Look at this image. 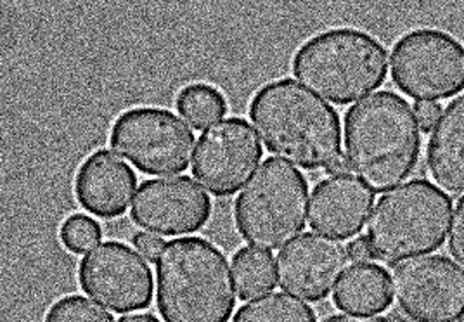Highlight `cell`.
<instances>
[{
	"instance_id": "6da1fadb",
	"label": "cell",
	"mask_w": 464,
	"mask_h": 322,
	"mask_svg": "<svg viewBox=\"0 0 464 322\" xmlns=\"http://www.w3.org/2000/svg\"><path fill=\"white\" fill-rule=\"evenodd\" d=\"M421 129L404 97L382 91L345 114L348 169L372 192L399 188L420 163Z\"/></svg>"
},
{
	"instance_id": "7c38bea8",
	"label": "cell",
	"mask_w": 464,
	"mask_h": 322,
	"mask_svg": "<svg viewBox=\"0 0 464 322\" xmlns=\"http://www.w3.org/2000/svg\"><path fill=\"white\" fill-rule=\"evenodd\" d=\"M212 200L191 177H163L140 184L130 217L139 228L156 236L193 234L207 226Z\"/></svg>"
},
{
	"instance_id": "7a4b0ae2",
	"label": "cell",
	"mask_w": 464,
	"mask_h": 322,
	"mask_svg": "<svg viewBox=\"0 0 464 322\" xmlns=\"http://www.w3.org/2000/svg\"><path fill=\"white\" fill-rule=\"evenodd\" d=\"M250 118L269 152L298 169L326 171L343 156L336 110L291 78L253 95Z\"/></svg>"
},
{
	"instance_id": "ac0fdd59",
	"label": "cell",
	"mask_w": 464,
	"mask_h": 322,
	"mask_svg": "<svg viewBox=\"0 0 464 322\" xmlns=\"http://www.w3.org/2000/svg\"><path fill=\"white\" fill-rule=\"evenodd\" d=\"M236 289L241 300L271 293L277 285V267L271 253L258 248H241L232 257Z\"/></svg>"
},
{
	"instance_id": "ffe728a7",
	"label": "cell",
	"mask_w": 464,
	"mask_h": 322,
	"mask_svg": "<svg viewBox=\"0 0 464 322\" xmlns=\"http://www.w3.org/2000/svg\"><path fill=\"white\" fill-rule=\"evenodd\" d=\"M232 322H315V312L286 293H269L243 305Z\"/></svg>"
},
{
	"instance_id": "484cf974",
	"label": "cell",
	"mask_w": 464,
	"mask_h": 322,
	"mask_svg": "<svg viewBox=\"0 0 464 322\" xmlns=\"http://www.w3.org/2000/svg\"><path fill=\"white\" fill-rule=\"evenodd\" d=\"M347 249L350 260L355 262V264H368L369 260L374 259L372 257V249L369 247L366 236H361V238L350 241Z\"/></svg>"
},
{
	"instance_id": "4316f807",
	"label": "cell",
	"mask_w": 464,
	"mask_h": 322,
	"mask_svg": "<svg viewBox=\"0 0 464 322\" xmlns=\"http://www.w3.org/2000/svg\"><path fill=\"white\" fill-rule=\"evenodd\" d=\"M323 322H393L382 316H362V314H336L329 316Z\"/></svg>"
},
{
	"instance_id": "83f0119b",
	"label": "cell",
	"mask_w": 464,
	"mask_h": 322,
	"mask_svg": "<svg viewBox=\"0 0 464 322\" xmlns=\"http://www.w3.org/2000/svg\"><path fill=\"white\" fill-rule=\"evenodd\" d=\"M326 171H328L329 175H348L350 169H348L347 158L345 156L338 158L334 163L329 165Z\"/></svg>"
},
{
	"instance_id": "7402d4cb",
	"label": "cell",
	"mask_w": 464,
	"mask_h": 322,
	"mask_svg": "<svg viewBox=\"0 0 464 322\" xmlns=\"http://www.w3.org/2000/svg\"><path fill=\"white\" fill-rule=\"evenodd\" d=\"M59 238L68 251L80 255L96 247L102 238V229L92 217L75 213L63 222Z\"/></svg>"
},
{
	"instance_id": "52a82bcc",
	"label": "cell",
	"mask_w": 464,
	"mask_h": 322,
	"mask_svg": "<svg viewBox=\"0 0 464 322\" xmlns=\"http://www.w3.org/2000/svg\"><path fill=\"white\" fill-rule=\"evenodd\" d=\"M110 144L121 158L146 175H172L186 171L194 158V132L163 108H130L111 127Z\"/></svg>"
},
{
	"instance_id": "277c9868",
	"label": "cell",
	"mask_w": 464,
	"mask_h": 322,
	"mask_svg": "<svg viewBox=\"0 0 464 322\" xmlns=\"http://www.w3.org/2000/svg\"><path fill=\"white\" fill-rule=\"evenodd\" d=\"M387 47L366 32L334 28L309 38L293 57V75L310 93L345 106L387 80Z\"/></svg>"
},
{
	"instance_id": "5bb4252c",
	"label": "cell",
	"mask_w": 464,
	"mask_h": 322,
	"mask_svg": "<svg viewBox=\"0 0 464 322\" xmlns=\"http://www.w3.org/2000/svg\"><path fill=\"white\" fill-rule=\"evenodd\" d=\"M75 198L87 213L111 220L121 217L134 201L137 175L108 150L89 154L75 173Z\"/></svg>"
},
{
	"instance_id": "9c48e42d",
	"label": "cell",
	"mask_w": 464,
	"mask_h": 322,
	"mask_svg": "<svg viewBox=\"0 0 464 322\" xmlns=\"http://www.w3.org/2000/svg\"><path fill=\"white\" fill-rule=\"evenodd\" d=\"M392 295L412 322H454L464 308V268L445 257H418L393 267Z\"/></svg>"
},
{
	"instance_id": "8992f818",
	"label": "cell",
	"mask_w": 464,
	"mask_h": 322,
	"mask_svg": "<svg viewBox=\"0 0 464 322\" xmlns=\"http://www.w3.org/2000/svg\"><path fill=\"white\" fill-rule=\"evenodd\" d=\"M309 182L290 163L267 158L236 200V228L252 247L279 249L307 222Z\"/></svg>"
},
{
	"instance_id": "9a60e30c",
	"label": "cell",
	"mask_w": 464,
	"mask_h": 322,
	"mask_svg": "<svg viewBox=\"0 0 464 322\" xmlns=\"http://www.w3.org/2000/svg\"><path fill=\"white\" fill-rule=\"evenodd\" d=\"M374 207V194L350 175H331L321 181L310 198V228L336 239L357 236Z\"/></svg>"
},
{
	"instance_id": "d4e9b609",
	"label": "cell",
	"mask_w": 464,
	"mask_h": 322,
	"mask_svg": "<svg viewBox=\"0 0 464 322\" xmlns=\"http://www.w3.org/2000/svg\"><path fill=\"white\" fill-rule=\"evenodd\" d=\"M414 112L421 132L428 133L435 129L437 122L440 120L442 106L439 102H418L414 106Z\"/></svg>"
},
{
	"instance_id": "2e32d148",
	"label": "cell",
	"mask_w": 464,
	"mask_h": 322,
	"mask_svg": "<svg viewBox=\"0 0 464 322\" xmlns=\"http://www.w3.org/2000/svg\"><path fill=\"white\" fill-rule=\"evenodd\" d=\"M426 167L437 188L464 194V95L454 99L437 122L426 148Z\"/></svg>"
},
{
	"instance_id": "30bf717a",
	"label": "cell",
	"mask_w": 464,
	"mask_h": 322,
	"mask_svg": "<svg viewBox=\"0 0 464 322\" xmlns=\"http://www.w3.org/2000/svg\"><path fill=\"white\" fill-rule=\"evenodd\" d=\"M78 283L85 295L116 314L148 308L155 291L148 262L120 241H106L89 251L80 260Z\"/></svg>"
},
{
	"instance_id": "44dd1931",
	"label": "cell",
	"mask_w": 464,
	"mask_h": 322,
	"mask_svg": "<svg viewBox=\"0 0 464 322\" xmlns=\"http://www.w3.org/2000/svg\"><path fill=\"white\" fill-rule=\"evenodd\" d=\"M44 322H115V319L89 298L68 295L49 307Z\"/></svg>"
},
{
	"instance_id": "cb8c5ba5",
	"label": "cell",
	"mask_w": 464,
	"mask_h": 322,
	"mask_svg": "<svg viewBox=\"0 0 464 322\" xmlns=\"http://www.w3.org/2000/svg\"><path fill=\"white\" fill-rule=\"evenodd\" d=\"M132 245L137 248V251L146 257L148 260H153L156 262L158 257L161 255L165 243L160 236L151 234V232H137L136 236L132 238Z\"/></svg>"
},
{
	"instance_id": "ba28073f",
	"label": "cell",
	"mask_w": 464,
	"mask_h": 322,
	"mask_svg": "<svg viewBox=\"0 0 464 322\" xmlns=\"http://www.w3.org/2000/svg\"><path fill=\"white\" fill-rule=\"evenodd\" d=\"M392 80L420 101H444L464 91L463 45L440 30H414L392 53Z\"/></svg>"
},
{
	"instance_id": "8fae6325",
	"label": "cell",
	"mask_w": 464,
	"mask_h": 322,
	"mask_svg": "<svg viewBox=\"0 0 464 322\" xmlns=\"http://www.w3.org/2000/svg\"><path fill=\"white\" fill-rule=\"evenodd\" d=\"M262 160V144L245 118H227L201 133L193 175L218 198H229L252 177Z\"/></svg>"
},
{
	"instance_id": "f1b7e54d",
	"label": "cell",
	"mask_w": 464,
	"mask_h": 322,
	"mask_svg": "<svg viewBox=\"0 0 464 322\" xmlns=\"http://www.w3.org/2000/svg\"><path fill=\"white\" fill-rule=\"evenodd\" d=\"M118 322H160L153 314H130V316H123Z\"/></svg>"
},
{
	"instance_id": "4fadbf2b",
	"label": "cell",
	"mask_w": 464,
	"mask_h": 322,
	"mask_svg": "<svg viewBox=\"0 0 464 322\" xmlns=\"http://www.w3.org/2000/svg\"><path fill=\"white\" fill-rule=\"evenodd\" d=\"M347 248L317 232H305L277 255V285L307 302L328 298L348 268Z\"/></svg>"
},
{
	"instance_id": "603a6c76",
	"label": "cell",
	"mask_w": 464,
	"mask_h": 322,
	"mask_svg": "<svg viewBox=\"0 0 464 322\" xmlns=\"http://www.w3.org/2000/svg\"><path fill=\"white\" fill-rule=\"evenodd\" d=\"M449 251L461 268H464V198L459 200L456 211L452 213Z\"/></svg>"
},
{
	"instance_id": "5b68a950",
	"label": "cell",
	"mask_w": 464,
	"mask_h": 322,
	"mask_svg": "<svg viewBox=\"0 0 464 322\" xmlns=\"http://www.w3.org/2000/svg\"><path fill=\"white\" fill-rule=\"evenodd\" d=\"M450 215L452 201L428 181L390 190L369 215L366 239L372 257L395 266L437 251L450 229Z\"/></svg>"
},
{
	"instance_id": "d6986e66",
	"label": "cell",
	"mask_w": 464,
	"mask_h": 322,
	"mask_svg": "<svg viewBox=\"0 0 464 322\" xmlns=\"http://www.w3.org/2000/svg\"><path fill=\"white\" fill-rule=\"evenodd\" d=\"M177 112L182 114L194 129L203 131L218 123L227 113L224 94L208 83H191L184 87L175 101Z\"/></svg>"
},
{
	"instance_id": "f546056e",
	"label": "cell",
	"mask_w": 464,
	"mask_h": 322,
	"mask_svg": "<svg viewBox=\"0 0 464 322\" xmlns=\"http://www.w3.org/2000/svg\"><path fill=\"white\" fill-rule=\"evenodd\" d=\"M456 322H464V308L461 310V314L458 316V319H456Z\"/></svg>"
},
{
	"instance_id": "3957f363",
	"label": "cell",
	"mask_w": 464,
	"mask_h": 322,
	"mask_svg": "<svg viewBox=\"0 0 464 322\" xmlns=\"http://www.w3.org/2000/svg\"><path fill=\"white\" fill-rule=\"evenodd\" d=\"M156 305L165 322H229L236 307L229 260L203 238L167 243L156 260Z\"/></svg>"
},
{
	"instance_id": "e0dca14e",
	"label": "cell",
	"mask_w": 464,
	"mask_h": 322,
	"mask_svg": "<svg viewBox=\"0 0 464 322\" xmlns=\"http://www.w3.org/2000/svg\"><path fill=\"white\" fill-rule=\"evenodd\" d=\"M392 300V281L387 268L371 262L348 268L333 297L336 308L362 316L385 312Z\"/></svg>"
}]
</instances>
